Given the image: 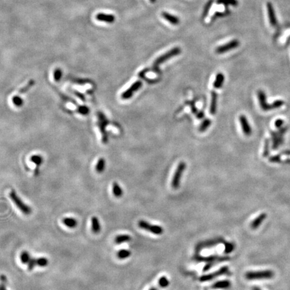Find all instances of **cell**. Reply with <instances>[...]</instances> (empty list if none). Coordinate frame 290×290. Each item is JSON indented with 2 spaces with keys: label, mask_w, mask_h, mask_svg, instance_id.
Masks as SVG:
<instances>
[{
  "label": "cell",
  "mask_w": 290,
  "mask_h": 290,
  "mask_svg": "<svg viewBox=\"0 0 290 290\" xmlns=\"http://www.w3.org/2000/svg\"><path fill=\"white\" fill-rule=\"evenodd\" d=\"M257 96L259 101V104L263 110L268 111L273 109H278L284 105V101L283 100H276L271 104L267 103L265 93L263 90H258L257 92Z\"/></svg>",
  "instance_id": "1"
},
{
  "label": "cell",
  "mask_w": 290,
  "mask_h": 290,
  "mask_svg": "<svg viewBox=\"0 0 290 290\" xmlns=\"http://www.w3.org/2000/svg\"><path fill=\"white\" fill-rule=\"evenodd\" d=\"M181 52V49L179 47H174L171 50H169L168 52L166 53H165L164 55L160 56L158 57L157 59H156L153 63V68L155 70H158V66L160 64L163 63L165 61H168L169 59H171L172 57H174L175 56L179 55L180 53Z\"/></svg>",
  "instance_id": "2"
},
{
  "label": "cell",
  "mask_w": 290,
  "mask_h": 290,
  "mask_svg": "<svg viewBox=\"0 0 290 290\" xmlns=\"http://www.w3.org/2000/svg\"><path fill=\"white\" fill-rule=\"evenodd\" d=\"M10 198L16 205V206L23 214H26V215H28V214L32 212L31 208L20 199V198L17 195L14 190L11 191L10 192Z\"/></svg>",
  "instance_id": "3"
},
{
  "label": "cell",
  "mask_w": 290,
  "mask_h": 290,
  "mask_svg": "<svg viewBox=\"0 0 290 290\" xmlns=\"http://www.w3.org/2000/svg\"><path fill=\"white\" fill-rule=\"evenodd\" d=\"M274 275L273 272L270 270L248 271L245 274V278L248 280H257L262 279H270Z\"/></svg>",
  "instance_id": "4"
},
{
  "label": "cell",
  "mask_w": 290,
  "mask_h": 290,
  "mask_svg": "<svg viewBox=\"0 0 290 290\" xmlns=\"http://www.w3.org/2000/svg\"><path fill=\"white\" fill-rule=\"evenodd\" d=\"M138 225L142 230H145L156 235H160L163 233V229L162 226L159 225L151 224L149 222L144 220L138 221Z\"/></svg>",
  "instance_id": "5"
},
{
  "label": "cell",
  "mask_w": 290,
  "mask_h": 290,
  "mask_svg": "<svg viewBox=\"0 0 290 290\" xmlns=\"http://www.w3.org/2000/svg\"><path fill=\"white\" fill-rule=\"evenodd\" d=\"M186 168V164L185 162H180L178 165L176 170L174 173L173 179L171 181V187L173 189H177L179 188L180 185V181L181 179V176L184 173L185 169Z\"/></svg>",
  "instance_id": "6"
},
{
  "label": "cell",
  "mask_w": 290,
  "mask_h": 290,
  "mask_svg": "<svg viewBox=\"0 0 290 290\" xmlns=\"http://www.w3.org/2000/svg\"><path fill=\"white\" fill-rule=\"evenodd\" d=\"M227 273H229V267L224 266V267H221L220 269H218V271L214 272V273L202 275L199 278V281H200V282H209V281L213 280L214 278H218V277H220L221 275H225Z\"/></svg>",
  "instance_id": "7"
},
{
  "label": "cell",
  "mask_w": 290,
  "mask_h": 290,
  "mask_svg": "<svg viewBox=\"0 0 290 290\" xmlns=\"http://www.w3.org/2000/svg\"><path fill=\"white\" fill-rule=\"evenodd\" d=\"M142 86V83L141 81H137L132 83V86L129 87L128 89L123 92L121 95V98L122 100H128L130 99V98L132 97L133 94L135 93L136 91H137L139 89L141 88Z\"/></svg>",
  "instance_id": "8"
},
{
  "label": "cell",
  "mask_w": 290,
  "mask_h": 290,
  "mask_svg": "<svg viewBox=\"0 0 290 290\" xmlns=\"http://www.w3.org/2000/svg\"><path fill=\"white\" fill-rule=\"evenodd\" d=\"M240 44L238 40H233L228 43L223 44V45L218 47L216 49V52L218 54H223V53L229 52L231 50L237 48Z\"/></svg>",
  "instance_id": "9"
},
{
  "label": "cell",
  "mask_w": 290,
  "mask_h": 290,
  "mask_svg": "<svg viewBox=\"0 0 290 290\" xmlns=\"http://www.w3.org/2000/svg\"><path fill=\"white\" fill-rule=\"evenodd\" d=\"M98 118H99V123H98V126H99L100 130L102 134V136H102V138H103V142H104V143H106V142H108V136H107L106 135L105 128L107 126V124H108V120L106 119L105 116L101 112L98 114Z\"/></svg>",
  "instance_id": "10"
},
{
  "label": "cell",
  "mask_w": 290,
  "mask_h": 290,
  "mask_svg": "<svg viewBox=\"0 0 290 290\" xmlns=\"http://www.w3.org/2000/svg\"><path fill=\"white\" fill-rule=\"evenodd\" d=\"M239 122L240 123V126L242 127L244 135L247 136H251L252 134V129L247 117L244 115H240L239 116Z\"/></svg>",
  "instance_id": "11"
},
{
  "label": "cell",
  "mask_w": 290,
  "mask_h": 290,
  "mask_svg": "<svg viewBox=\"0 0 290 290\" xmlns=\"http://www.w3.org/2000/svg\"><path fill=\"white\" fill-rule=\"evenodd\" d=\"M96 19L101 22H105L107 23L111 24L115 21V16L112 14H107L104 13H100L96 15Z\"/></svg>",
  "instance_id": "12"
},
{
  "label": "cell",
  "mask_w": 290,
  "mask_h": 290,
  "mask_svg": "<svg viewBox=\"0 0 290 290\" xmlns=\"http://www.w3.org/2000/svg\"><path fill=\"white\" fill-rule=\"evenodd\" d=\"M231 286V282L229 280H222L214 283L212 285V288L214 289H229Z\"/></svg>",
  "instance_id": "13"
},
{
  "label": "cell",
  "mask_w": 290,
  "mask_h": 290,
  "mask_svg": "<svg viewBox=\"0 0 290 290\" xmlns=\"http://www.w3.org/2000/svg\"><path fill=\"white\" fill-rule=\"evenodd\" d=\"M162 16L163 17V18H165L166 20H167L169 22V23H171V24L177 25V24H179V17L175 16H174V15H172L171 14H169V13H168L167 12H163L162 13Z\"/></svg>",
  "instance_id": "14"
},
{
  "label": "cell",
  "mask_w": 290,
  "mask_h": 290,
  "mask_svg": "<svg viewBox=\"0 0 290 290\" xmlns=\"http://www.w3.org/2000/svg\"><path fill=\"white\" fill-rule=\"evenodd\" d=\"M267 12H268L269 18V21H270L271 24L272 26H275L276 24H277L275 14L273 6H272L271 3L268 2L267 3Z\"/></svg>",
  "instance_id": "15"
},
{
  "label": "cell",
  "mask_w": 290,
  "mask_h": 290,
  "mask_svg": "<svg viewBox=\"0 0 290 290\" xmlns=\"http://www.w3.org/2000/svg\"><path fill=\"white\" fill-rule=\"evenodd\" d=\"M266 217H267V214L265 213L260 214L259 216L257 217L251 223V228L252 229H257V228H258L261 223L264 221Z\"/></svg>",
  "instance_id": "16"
},
{
  "label": "cell",
  "mask_w": 290,
  "mask_h": 290,
  "mask_svg": "<svg viewBox=\"0 0 290 290\" xmlns=\"http://www.w3.org/2000/svg\"><path fill=\"white\" fill-rule=\"evenodd\" d=\"M212 98H211V104L210 108H209V112L212 115H214L216 112L217 108V93L214 91H212Z\"/></svg>",
  "instance_id": "17"
},
{
  "label": "cell",
  "mask_w": 290,
  "mask_h": 290,
  "mask_svg": "<svg viewBox=\"0 0 290 290\" xmlns=\"http://www.w3.org/2000/svg\"><path fill=\"white\" fill-rule=\"evenodd\" d=\"M62 224L69 229H74L77 226V220L73 218H65L62 220Z\"/></svg>",
  "instance_id": "18"
},
{
  "label": "cell",
  "mask_w": 290,
  "mask_h": 290,
  "mask_svg": "<svg viewBox=\"0 0 290 290\" xmlns=\"http://www.w3.org/2000/svg\"><path fill=\"white\" fill-rule=\"evenodd\" d=\"M224 82V76L223 73H218L216 75V77L213 83V86L215 89H220L222 87V85Z\"/></svg>",
  "instance_id": "19"
},
{
  "label": "cell",
  "mask_w": 290,
  "mask_h": 290,
  "mask_svg": "<svg viewBox=\"0 0 290 290\" xmlns=\"http://www.w3.org/2000/svg\"><path fill=\"white\" fill-rule=\"evenodd\" d=\"M91 229L95 234H98L101 230V225L98 218L94 216L91 218Z\"/></svg>",
  "instance_id": "20"
},
{
  "label": "cell",
  "mask_w": 290,
  "mask_h": 290,
  "mask_svg": "<svg viewBox=\"0 0 290 290\" xmlns=\"http://www.w3.org/2000/svg\"><path fill=\"white\" fill-rule=\"evenodd\" d=\"M112 192L116 198L122 197L123 195V191L122 187L117 182H114L112 184Z\"/></svg>",
  "instance_id": "21"
},
{
  "label": "cell",
  "mask_w": 290,
  "mask_h": 290,
  "mask_svg": "<svg viewBox=\"0 0 290 290\" xmlns=\"http://www.w3.org/2000/svg\"><path fill=\"white\" fill-rule=\"evenodd\" d=\"M131 240V236L128 234H120L118 235L115 238L114 241L116 244H122L124 243H126L130 241Z\"/></svg>",
  "instance_id": "22"
},
{
  "label": "cell",
  "mask_w": 290,
  "mask_h": 290,
  "mask_svg": "<svg viewBox=\"0 0 290 290\" xmlns=\"http://www.w3.org/2000/svg\"><path fill=\"white\" fill-rule=\"evenodd\" d=\"M106 168V160L104 158H100L96 164V171L98 173H103Z\"/></svg>",
  "instance_id": "23"
},
{
  "label": "cell",
  "mask_w": 290,
  "mask_h": 290,
  "mask_svg": "<svg viewBox=\"0 0 290 290\" xmlns=\"http://www.w3.org/2000/svg\"><path fill=\"white\" fill-rule=\"evenodd\" d=\"M271 136H272V140H273V146H272V149H276L281 144H282V142H281L279 140L278 132H271Z\"/></svg>",
  "instance_id": "24"
},
{
  "label": "cell",
  "mask_w": 290,
  "mask_h": 290,
  "mask_svg": "<svg viewBox=\"0 0 290 290\" xmlns=\"http://www.w3.org/2000/svg\"><path fill=\"white\" fill-rule=\"evenodd\" d=\"M116 255L117 257L120 258V259H126V258L130 257L131 251L126 249H121L119 251H118Z\"/></svg>",
  "instance_id": "25"
},
{
  "label": "cell",
  "mask_w": 290,
  "mask_h": 290,
  "mask_svg": "<svg viewBox=\"0 0 290 290\" xmlns=\"http://www.w3.org/2000/svg\"><path fill=\"white\" fill-rule=\"evenodd\" d=\"M214 2V0H208V2L206 3V5H205V6L204 7L203 12H202V16L203 19L206 18V17H207V16L208 15L209 10H210V9L212 7V6Z\"/></svg>",
  "instance_id": "26"
},
{
  "label": "cell",
  "mask_w": 290,
  "mask_h": 290,
  "mask_svg": "<svg viewBox=\"0 0 290 290\" xmlns=\"http://www.w3.org/2000/svg\"><path fill=\"white\" fill-rule=\"evenodd\" d=\"M20 261L23 264H28L31 259L30 253L28 251H23L20 254Z\"/></svg>",
  "instance_id": "27"
},
{
  "label": "cell",
  "mask_w": 290,
  "mask_h": 290,
  "mask_svg": "<svg viewBox=\"0 0 290 290\" xmlns=\"http://www.w3.org/2000/svg\"><path fill=\"white\" fill-rule=\"evenodd\" d=\"M211 123H212V121L209 119L207 118L206 120H204L203 122L201 124L200 126L199 127V131L201 132H205L207 130L209 126H210Z\"/></svg>",
  "instance_id": "28"
},
{
  "label": "cell",
  "mask_w": 290,
  "mask_h": 290,
  "mask_svg": "<svg viewBox=\"0 0 290 290\" xmlns=\"http://www.w3.org/2000/svg\"><path fill=\"white\" fill-rule=\"evenodd\" d=\"M158 283H159V286L160 288H167L169 286V281L165 276H163V277H161V278H160V279H159Z\"/></svg>",
  "instance_id": "29"
},
{
  "label": "cell",
  "mask_w": 290,
  "mask_h": 290,
  "mask_svg": "<svg viewBox=\"0 0 290 290\" xmlns=\"http://www.w3.org/2000/svg\"><path fill=\"white\" fill-rule=\"evenodd\" d=\"M36 263H37V265L44 267L48 265V261L45 257H40L38 258H36Z\"/></svg>",
  "instance_id": "30"
},
{
  "label": "cell",
  "mask_w": 290,
  "mask_h": 290,
  "mask_svg": "<svg viewBox=\"0 0 290 290\" xmlns=\"http://www.w3.org/2000/svg\"><path fill=\"white\" fill-rule=\"evenodd\" d=\"M30 160L37 165V166H40L42 163L43 159L41 155H33L31 157Z\"/></svg>",
  "instance_id": "31"
},
{
  "label": "cell",
  "mask_w": 290,
  "mask_h": 290,
  "mask_svg": "<svg viewBox=\"0 0 290 290\" xmlns=\"http://www.w3.org/2000/svg\"><path fill=\"white\" fill-rule=\"evenodd\" d=\"M12 101L13 104L17 107H20L24 104V101L22 100V98L19 96H14L12 98Z\"/></svg>",
  "instance_id": "32"
},
{
  "label": "cell",
  "mask_w": 290,
  "mask_h": 290,
  "mask_svg": "<svg viewBox=\"0 0 290 290\" xmlns=\"http://www.w3.org/2000/svg\"><path fill=\"white\" fill-rule=\"evenodd\" d=\"M34 80H30V81H29V83L27 85H26V86L24 87L21 89V90L19 91V93H24L26 92H27V91L29 90V89H30L31 87H32L34 86Z\"/></svg>",
  "instance_id": "33"
},
{
  "label": "cell",
  "mask_w": 290,
  "mask_h": 290,
  "mask_svg": "<svg viewBox=\"0 0 290 290\" xmlns=\"http://www.w3.org/2000/svg\"><path fill=\"white\" fill-rule=\"evenodd\" d=\"M234 249V245L233 243H225V249H224V253H230L231 252L233 251V250Z\"/></svg>",
  "instance_id": "34"
},
{
  "label": "cell",
  "mask_w": 290,
  "mask_h": 290,
  "mask_svg": "<svg viewBox=\"0 0 290 290\" xmlns=\"http://www.w3.org/2000/svg\"><path fill=\"white\" fill-rule=\"evenodd\" d=\"M269 154V139H266L265 146H264V151H263V157H267Z\"/></svg>",
  "instance_id": "35"
},
{
  "label": "cell",
  "mask_w": 290,
  "mask_h": 290,
  "mask_svg": "<svg viewBox=\"0 0 290 290\" xmlns=\"http://www.w3.org/2000/svg\"><path fill=\"white\" fill-rule=\"evenodd\" d=\"M62 71L61 69H56L54 72V79L56 81H59L62 77Z\"/></svg>",
  "instance_id": "36"
},
{
  "label": "cell",
  "mask_w": 290,
  "mask_h": 290,
  "mask_svg": "<svg viewBox=\"0 0 290 290\" xmlns=\"http://www.w3.org/2000/svg\"><path fill=\"white\" fill-rule=\"evenodd\" d=\"M37 266V263H36V258H31L30 261L28 263V269L29 271H32L34 267Z\"/></svg>",
  "instance_id": "37"
},
{
  "label": "cell",
  "mask_w": 290,
  "mask_h": 290,
  "mask_svg": "<svg viewBox=\"0 0 290 290\" xmlns=\"http://www.w3.org/2000/svg\"><path fill=\"white\" fill-rule=\"evenodd\" d=\"M89 111H90V110H89V108H87V107L86 106H81V107H79V113L80 114H81L83 115H86L89 113Z\"/></svg>",
  "instance_id": "38"
},
{
  "label": "cell",
  "mask_w": 290,
  "mask_h": 290,
  "mask_svg": "<svg viewBox=\"0 0 290 290\" xmlns=\"http://www.w3.org/2000/svg\"><path fill=\"white\" fill-rule=\"evenodd\" d=\"M283 120H281V119L276 120L275 122V127L278 128H281V127L283 126Z\"/></svg>",
  "instance_id": "39"
},
{
  "label": "cell",
  "mask_w": 290,
  "mask_h": 290,
  "mask_svg": "<svg viewBox=\"0 0 290 290\" xmlns=\"http://www.w3.org/2000/svg\"><path fill=\"white\" fill-rule=\"evenodd\" d=\"M269 160L271 162H273V163L279 162L280 156L279 155H277V156H275V157H271L269 158Z\"/></svg>",
  "instance_id": "40"
},
{
  "label": "cell",
  "mask_w": 290,
  "mask_h": 290,
  "mask_svg": "<svg viewBox=\"0 0 290 290\" xmlns=\"http://www.w3.org/2000/svg\"><path fill=\"white\" fill-rule=\"evenodd\" d=\"M226 14V13H221V12H216L215 14H214L213 17H212V20H216V18H218V17H222L224 16V14Z\"/></svg>",
  "instance_id": "41"
},
{
  "label": "cell",
  "mask_w": 290,
  "mask_h": 290,
  "mask_svg": "<svg viewBox=\"0 0 290 290\" xmlns=\"http://www.w3.org/2000/svg\"><path fill=\"white\" fill-rule=\"evenodd\" d=\"M225 1L228 3V4H230V5L233 6H236L238 5V2L237 0H225Z\"/></svg>",
  "instance_id": "42"
},
{
  "label": "cell",
  "mask_w": 290,
  "mask_h": 290,
  "mask_svg": "<svg viewBox=\"0 0 290 290\" xmlns=\"http://www.w3.org/2000/svg\"><path fill=\"white\" fill-rule=\"evenodd\" d=\"M216 3H217L218 4H223V5H224L225 6H229L228 3H227V2L225 1V0H217Z\"/></svg>",
  "instance_id": "43"
},
{
  "label": "cell",
  "mask_w": 290,
  "mask_h": 290,
  "mask_svg": "<svg viewBox=\"0 0 290 290\" xmlns=\"http://www.w3.org/2000/svg\"><path fill=\"white\" fill-rule=\"evenodd\" d=\"M204 116V114L203 113V111H201V112H199L198 116H197V117L198 119H201V118H202Z\"/></svg>",
  "instance_id": "44"
},
{
  "label": "cell",
  "mask_w": 290,
  "mask_h": 290,
  "mask_svg": "<svg viewBox=\"0 0 290 290\" xmlns=\"http://www.w3.org/2000/svg\"><path fill=\"white\" fill-rule=\"evenodd\" d=\"M0 290H6V289L3 287H0Z\"/></svg>",
  "instance_id": "45"
},
{
  "label": "cell",
  "mask_w": 290,
  "mask_h": 290,
  "mask_svg": "<svg viewBox=\"0 0 290 290\" xmlns=\"http://www.w3.org/2000/svg\"><path fill=\"white\" fill-rule=\"evenodd\" d=\"M253 290H261L259 288H254L253 289Z\"/></svg>",
  "instance_id": "46"
},
{
  "label": "cell",
  "mask_w": 290,
  "mask_h": 290,
  "mask_svg": "<svg viewBox=\"0 0 290 290\" xmlns=\"http://www.w3.org/2000/svg\"><path fill=\"white\" fill-rule=\"evenodd\" d=\"M149 290H158V289L155 288H150Z\"/></svg>",
  "instance_id": "47"
},
{
  "label": "cell",
  "mask_w": 290,
  "mask_h": 290,
  "mask_svg": "<svg viewBox=\"0 0 290 290\" xmlns=\"http://www.w3.org/2000/svg\"><path fill=\"white\" fill-rule=\"evenodd\" d=\"M150 2L151 3H155V2H156V0H150Z\"/></svg>",
  "instance_id": "48"
}]
</instances>
